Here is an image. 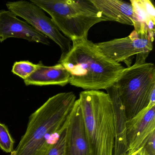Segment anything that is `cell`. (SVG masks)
I'll list each match as a JSON object with an SVG mask.
<instances>
[{
  "label": "cell",
  "mask_w": 155,
  "mask_h": 155,
  "mask_svg": "<svg viewBox=\"0 0 155 155\" xmlns=\"http://www.w3.org/2000/svg\"><path fill=\"white\" fill-rule=\"evenodd\" d=\"M114 85L127 119L132 118L149 104L155 89V65L145 62L125 68Z\"/></svg>",
  "instance_id": "5b68a950"
},
{
  "label": "cell",
  "mask_w": 155,
  "mask_h": 155,
  "mask_svg": "<svg viewBox=\"0 0 155 155\" xmlns=\"http://www.w3.org/2000/svg\"><path fill=\"white\" fill-rule=\"evenodd\" d=\"M136 19L134 30L155 33V9L150 0H130Z\"/></svg>",
  "instance_id": "5bb4252c"
},
{
  "label": "cell",
  "mask_w": 155,
  "mask_h": 155,
  "mask_svg": "<svg viewBox=\"0 0 155 155\" xmlns=\"http://www.w3.org/2000/svg\"><path fill=\"white\" fill-rule=\"evenodd\" d=\"M108 21L134 26L135 15L131 4L120 0H91Z\"/></svg>",
  "instance_id": "4fadbf2b"
},
{
  "label": "cell",
  "mask_w": 155,
  "mask_h": 155,
  "mask_svg": "<svg viewBox=\"0 0 155 155\" xmlns=\"http://www.w3.org/2000/svg\"><path fill=\"white\" fill-rule=\"evenodd\" d=\"M112 102L115 124V139L113 155H126L128 147L126 138L127 119L124 107L113 85L106 90Z\"/></svg>",
  "instance_id": "8fae6325"
},
{
  "label": "cell",
  "mask_w": 155,
  "mask_h": 155,
  "mask_svg": "<svg viewBox=\"0 0 155 155\" xmlns=\"http://www.w3.org/2000/svg\"><path fill=\"white\" fill-rule=\"evenodd\" d=\"M72 42L69 51L61 54L58 61L69 74V84L86 91L106 90L113 86L125 68L88 39Z\"/></svg>",
  "instance_id": "6da1fadb"
},
{
  "label": "cell",
  "mask_w": 155,
  "mask_h": 155,
  "mask_svg": "<svg viewBox=\"0 0 155 155\" xmlns=\"http://www.w3.org/2000/svg\"><path fill=\"white\" fill-rule=\"evenodd\" d=\"M48 13L59 30L71 41L87 39L90 29L108 21L91 0H31Z\"/></svg>",
  "instance_id": "277c9868"
},
{
  "label": "cell",
  "mask_w": 155,
  "mask_h": 155,
  "mask_svg": "<svg viewBox=\"0 0 155 155\" xmlns=\"http://www.w3.org/2000/svg\"><path fill=\"white\" fill-rule=\"evenodd\" d=\"M65 155H91L82 110L75 101L67 127Z\"/></svg>",
  "instance_id": "30bf717a"
},
{
  "label": "cell",
  "mask_w": 155,
  "mask_h": 155,
  "mask_svg": "<svg viewBox=\"0 0 155 155\" xmlns=\"http://www.w3.org/2000/svg\"><path fill=\"white\" fill-rule=\"evenodd\" d=\"M69 74L60 63L47 66L40 61L37 69L24 81L27 86L57 85L64 87L69 83Z\"/></svg>",
  "instance_id": "7c38bea8"
},
{
  "label": "cell",
  "mask_w": 155,
  "mask_h": 155,
  "mask_svg": "<svg viewBox=\"0 0 155 155\" xmlns=\"http://www.w3.org/2000/svg\"><path fill=\"white\" fill-rule=\"evenodd\" d=\"M38 68L35 64L28 61H16L13 64L12 72L23 80L28 78Z\"/></svg>",
  "instance_id": "9a60e30c"
},
{
  "label": "cell",
  "mask_w": 155,
  "mask_h": 155,
  "mask_svg": "<svg viewBox=\"0 0 155 155\" xmlns=\"http://www.w3.org/2000/svg\"><path fill=\"white\" fill-rule=\"evenodd\" d=\"M76 100L71 91L50 97L31 114L25 134L9 155H43L67 127Z\"/></svg>",
  "instance_id": "7a4b0ae2"
},
{
  "label": "cell",
  "mask_w": 155,
  "mask_h": 155,
  "mask_svg": "<svg viewBox=\"0 0 155 155\" xmlns=\"http://www.w3.org/2000/svg\"><path fill=\"white\" fill-rule=\"evenodd\" d=\"M155 131V105H148L137 115L127 120L126 138L128 152L143 147Z\"/></svg>",
  "instance_id": "ba28073f"
},
{
  "label": "cell",
  "mask_w": 155,
  "mask_h": 155,
  "mask_svg": "<svg viewBox=\"0 0 155 155\" xmlns=\"http://www.w3.org/2000/svg\"><path fill=\"white\" fill-rule=\"evenodd\" d=\"M78 100L91 155H113L115 124L109 95L100 91H85L80 93Z\"/></svg>",
  "instance_id": "3957f363"
},
{
  "label": "cell",
  "mask_w": 155,
  "mask_h": 155,
  "mask_svg": "<svg viewBox=\"0 0 155 155\" xmlns=\"http://www.w3.org/2000/svg\"><path fill=\"white\" fill-rule=\"evenodd\" d=\"M14 143L7 126L0 122V148L6 153H11L14 150Z\"/></svg>",
  "instance_id": "2e32d148"
},
{
  "label": "cell",
  "mask_w": 155,
  "mask_h": 155,
  "mask_svg": "<svg viewBox=\"0 0 155 155\" xmlns=\"http://www.w3.org/2000/svg\"><path fill=\"white\" fill-rule=\"evenodd\" d=\"M66 135L67 127L61 134L58 140L49 146L43 155H65Z\"/></svg>",
  "instance_id": "e0dca14e"
},
{
  "label": "cell",
  "mask_w": 155,
  "mask_h": 155,
  "mask_svg": "<svg viewBox=\"0 0 155 155\" xmlns=\"http://www.w3.org/2000/svg\"><path fill=\"white\" fill-rule=\"evenodd\" d=\"M6 6L16 16L25 20L36 30L58 44L61 49V54L69 51L71 41L61 34L52 19L40 8L27 1L10 2H7Z\"/></svg>",
  "instance_id": "52a82bcc"
},
{
  "label": "cell",
  "mask_w": 155,
  "mask_h": 155,
  "mask_svg": "<svg viewBox=\"0 0 155 155\" xmlns=\"http://www.w3.org/2000/svg\"><path fill=\"white\" fill-rule=\"evenodd\" d=\"M155 34L134 30L127 37L96 43L101 51L115 62H125L130 67L131 58L137 55L135 64L146 62L153 48Z\"/></svg>",
  "instance_id": "8992f818"
},
{
  "label": "cell",
  "mask_w": 155,
  "mask_h": 155,
  "mask_svg": "<svg viewBox=\"0 0 155 155\" xmlns=\"http://www.w3.org/2000/svg\"><path fill=\"white\" fill-rule=\"evenodd\" d=\"M12 38L23 39L44 45L50 44L47 37L26 21L18 18L9 10H2L0 11V42Z\"/></svg>",
  "instance_id": "9c48e42d"
},
{
  "label": "cell",
  "mask_w": 155,
  "mask_h": 155,
  "mask_svg": "<svg viewBox=\"0 0 155 155\" xmlns=\"http://www.w3.org/2000/svg\"><path fill=\"white\" fill-rule=\"evenodd\" d=\"M126 155H149L145 149L142 147L139 149L137 150H135L132 152H128Z\"/></svg>",
  "instance_id": "d6986e66"
},
{
  "label": "cell",
  "mask_w": 155,
  "mask_h": 155,
  "mask_svg": "<svg viewBox=\"0 0 155 155\" xmlns=\"http://www.w3.org/2000/svg\"><path fill=\"white\" fill-rule=\"evenodd\" d=\"M143 147L149 155H155V131L146 140Z\"/></svg>",
  "instance_id": "ac0fdd59"
}]
</instances>
